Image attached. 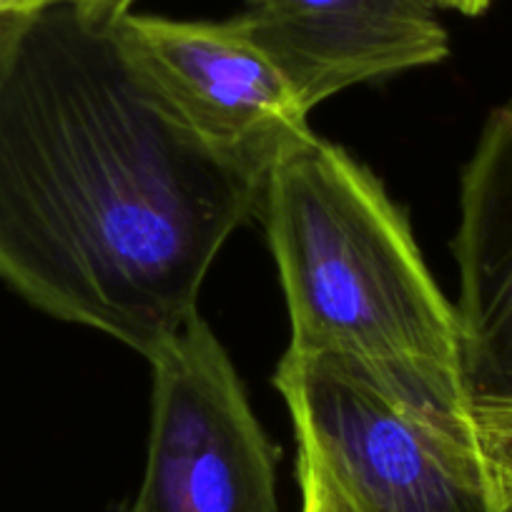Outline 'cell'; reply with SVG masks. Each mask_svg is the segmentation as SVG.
<instances>
[{"mask_svg":"<svg viewBox=\"0 0 512 512\" xmlns=\"http://www.w3.org/2000/svg\"><path fill=\"white\" fill-rule=\"evenodd\" d=\"M116 18L48 6L0 61V279L151 359L267 176L171 108Z\"/></svg>","mask_w":512,"mask_h":512,"instance_id":"1","label":"cell"},{"mask_svg":"<svg viewBox=\"0 0 512 512\" xmlns=\"http://www.w3.org/2000/svg\"><path fill=\"white\" fill-rule=\"evenodd\" d=\"M262 206L292 322L287 352L352 359L412 402L472 415L457 309L359 161L307 131L272 164Z\"/></svg>","mask_w":512,"mask_h":512,"instance_id":"2","label":"cell"},{"mask_svg":"<svg viewBox=\"0 0 512 512\" xmlns=\"http://www.w3.org/2000/svg\"><path fill=\"white\" fill-rule=\"evenodd\" d=\"M297 432L357 512H505L472 415L432 410L334 354L274 374Z\"/></svg>","mask_w":512,"mask_h":512,"instance_id":"3","label":"cell"},{"mask_svg":"<svg viewBox=\"0 0 512 512\" xmlns=\"http://www.w3.org/2000/svg\"><path fill=\"white\" fill-rule=\"evenodd\" d=\"M149 362V460L128 512H279V450L209 324L196 314Z\"/></svg>","mask_w":512,"mask_h":512,"instance_id":"4","label":"cell"},{"mask_svg":"<svg viewBox=\"0 0 512 512\" xmlns=\"http://www.w3.org/2000/svg\"><path fill=\"white\" fill-rule=\"evenodd\" d=\"M116 31L128 56L214 149L267 176L307 134L309 108L236 18L174 21L126 11Z\"/></svg>","mask_w":512,"mask_h":512,"instance_id":"5","label":"cell"},{"mask_svg":"<svg viewBox=\"0 0 512 512\" xmlns=\"http://www.w3.org/2000/svg\"><path fill=\"white\" fill-rule=\"evenodd\" d=\"M234 18L309 111L344 88L450 53L437 0H244Z\"/></svg>","mask_w":512,"mask_h":512,"instance_id":"6","label":"cell"},{"mask_svg":"<svg viewBox=\"0 0 512 512\" xmlns=\"http://www.w3.org/2000/svg\"><path fill=\"white\" fill-rule=\"evenodd\" d=\"M462 379L472 405H512V96L487 116L462 171Z\"/></svg>","mask_w":512,"mask_h":512,"instance_id":"7","label":"cell"},{"mask_svg":"<svg viewBox=\"0 0 512 512\" xmlns=\"http://www.w3.org/2000/svg\"><path fill=\"white\" fill-rule=\"evenodd\" d=\"M472 420L502 510L512 512V405H472Z\"/></svg>","mask_w":512,"mask_h":512,"instance_id":"8","label":"cell"},{"mask_svg":"<svg viewBox=\"0 0 512 512\" xmlns=\"http://www.w3.org/2000/svg\"><path fill=\"white\" fill-rule=\"evenodd\" d=\"M297 475L302 485V512H357L337 482L304 450H299Z\"/></svg>","mask_w":512,"mask_h":512,"instance_id":"9","label":"cell"},{"mask_svg":"<svg viewBox=\"0 0 512 512\" xmlns=\"http://www.w3.org/2000/svg\"><path fill=\"white\" fill-rule=\"evenodd\" d=\"M33 16H36L33 0H0V61L6 58Z\"/></svg>","mask_w":512,"mask_h":512,"instance_id":"10","label":"cell"},{"mask_svg":"<svg viewBox=\"0 0 512 512\" xmlns=\"http://www.w3.org/2000/svg\"><path fill=\"white\" fill-rule=\"evenodd\" d=\"M36 3V13L48 6H73L78 11L93 13V16H121V13L131 11L136 0H33Z\"/></svg>","mask_w":512,"mask_h":512,"instance_id":"11","label":"cell"},{"mask_svg":"<svg viewBox=\"0 0 512 512\" xmlns=\"http://www.w3.org/2000/svg\"><path fill=\"white\" fill-rule=\"evenodd\" d=\"M437 3H440V8H447V11H457L462 16L475 18L482 16L495 0H437Z\"/></svg>","mask_w":512,"mask_h":512,"instance_id":"12","label":"cell"}]
</instances>
